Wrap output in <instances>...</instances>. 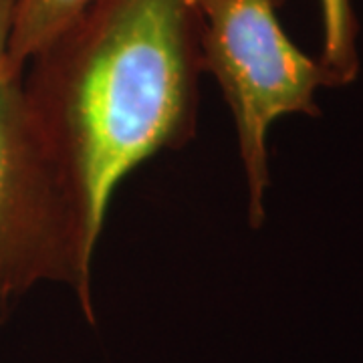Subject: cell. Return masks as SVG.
Masks as SVG:
<instances>
[{"mask_svg": "<svg viewBox=\"0 0 363 363\" xmlns=\"http://www.w3.org/2000/svg\"><path fill=\"white\" fill-rule=\"evenodd\" d=\"M192 0H89L23 73L26 101L97 248L121 180L196 133Z\"/></svg>", "mask_w": 363, "mask_h": 363, "instance_id": "cell-1", "label": "cell"}, {"mask_svg": "<svg viewBox=\"0 0 363 363\" xmlns=\"http://www.w3.org/2000/svg\"><path fill=\"white\" fill-rule=\"evenodd\" d=\"M323 23V65L331 87L347 85L357 77V21L351 0H319Z\"/></svg>", "mask_w": 363, "mask_h": 363, "instance_id": "cell-5", "label": "cell"}, {"mask_svg": "<svg viewBox=\"0 0 363 363\" xmlns=\"http://www.w3.org/2000/svg\"><path fill=\"white\" fill-rule=\"evenodd\" d=\"M13 0H0V327L40 283H61L93 323L91 262L73 196L6 59Z\"/></svg>", "mask_w": 363, "mask_h": 363, "instance_id": "cell-2", "label": "cell"}, {"mask_svg": "<svg viewBox=\"0 0 363 363\" xmlns=\"http://www.w3.org/2000/svg\"><path fill=\"white\" fill-rule=\"evenodd\" d=\"M89 0H13L6 59L23 75L30 59L65 28Z\"/></svg>", "mask_w": 363, "mask_h": 363, "instance_id": "cell-4", "label": "cell"}, {"mask_svg": "<svg viewBox=\"0 0 363 363\" xmlns=\"http://www.w3.org/2000/svg\"><path fill=\"white\" fill-rule=\"evenodd\" d=\"M202 71L220 85L236 125L248 194V222L264 220L269 130L283 116H315V93L331 87L315 61L289 39L281 0H192Z\"/></svg>", "mask_w": 363, "mask_h": 363, "instance_id": "cell-3", "label": "cell"}]
</instances>
